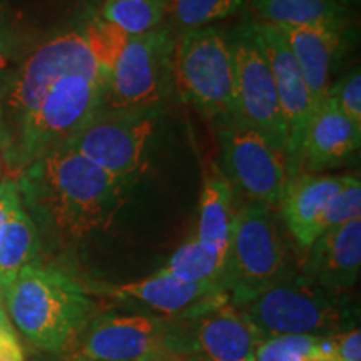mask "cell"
Segmentation results:
<instances>
[{
    "label": "cell",
    "instance_id": "obj_1",
    "mask_svg": "<svg viewBox=\"0 0 361 361\" xmlns=\"http://www.w3.org/2000/svg\"><path fill=\"white\" fill-rule=\"evenodd\" d=\"M22 206L57 241L74 243L106 231L126 202L129 183L62 144L17 174Z\"/></svg>",
    "mask_w": 361,
    "mask_h": 361
},
{
    "label": "cell",
    "instance_id": "obj_2",
    "mask_svg": "<svg viewBox=\"0 0 361 361\" xmlns=\"http://www.w3.org/2000/svg\"><path fill=\"white\" fill-rule=\"evenodd\" d=\"M2 298L13 328L47 353H67L97 316V306L82 284L40 263L25 266Z\"/></svg>",
    "mask_w": 361,
    "mask_h": 361
},
{
    "label": "cell",
    "instance_id": "obj_3",
    "mask_svg": "<svg viewBox=\"0 0 361 361\" xmlns=\"http://www.w3.org/2000/svg\"><path fill=\"white\" fill-rule=\"evenodd\" d=\"M106 84V78L89 74H69L57 79L22 121L4 151L7 173L19 174L44 154L69 142L102 111Z\"/></svg>",
    "mask_w": 361,
    "mask_h": 361
},
{
    "label": "cell",
    "instance_id": "obj_4",
    "mask_svg": "<svg viewBox=\"0 0 361 361\" xmlns=\"http://www.w3.org/2000/svg\"><path fill=\"white\" fill-rule=\"evenodd\" d=\"M69 74L107 79L90 56L84 24L44 39L7 75H0V156L47 89Z\"/></svg>",
    "mask_w": 361,
    "mask_h": 361
},
{
    "label": "cell",
    "instance_id": "obj_5",
    "mask_svg": "<svg viewBox=\"0 0 361 361\" xmlns=\"http://www.w3.org/2000/svg\"><path fill=\"white\" fill-rule=\"evenodd\" d=\"M239 308L263 338L335 336L358 328V308L350 296L318 286L305 276H286Z\"/></svg>",
    "mask_w": 361,
    "mask_h": 361
},
{
    "label": "cell",
    "instance_id": "obj_6",
    "mask_svg": "<svg viewBox=\"0 0 361 361\" xmlns=\"http://www.w3.org/2000/svg\"><path fill=\"white\" fill-rule=\"evenodd\" d=\"M173 90L207 119L234 123V64L229 37L207 25L176 35Z\"/></svg>",
    "mask_w": 361,
    "mask_h": 361
},
{
    "label": "cell",
    "instance_id": "obj_7",
    "mask_svg": "<svg viewBox=\"0 0 361 361\" xmlns=\"http://www.w3.org/2000/svg\"><path fill=\"white\" fill-rule=\"evenodd\" d=\"M273 207L250 202L236 207L221 286L234 306H243L288 276L286 247Z\"/></svg>",
    "mask_w": 361,
    "mask_h": 361
},
{
    "label": "cell",
    "instance_id": "obj_8",
    "mask_svg": "<svg viewBox=\"0 0 361 361\" xmlns=\"http://www.w3.org/2000/svg\"><path fill=\"white\" fill-rule=\"evenodd\" d=\"M149 356L192 361L186 353L179 318L116 313L94 316L67 351L69 361H139Z\"/></svg>",
    "mask_w": 361,
    "mask_h": 361
},
{
    "label": "cell",
    "instance_id": "obj_9",
    "mask_svg": "<svg viewBox=\"0 0 361 361\" xmlns=\"http://www.w3.org/2000/svg\"><path fill=\"white\" fill-rule=\"evenodd\" d=\"M176 35L171 25L130 35L123 56L107 78L102 109H139L164 104L173 92L171 72Z\"/></svg>",
    "mask_w": 361,
    "mask_h": 361
},
{
    "label": "cell",
    "instance_id": "obj_10",
    "mask_svg": "<svg viewBox=\"0 0 361 361\" xmlns=\"http://www.w3.org/2000/svg\"><path fill=\"white\" fill-rule=\"evenodd\" d=\"M234 64V121L258 130L286 156V128L256 20L229 35Z\"/></svg>",
    "mask_w": 361,
    "mask_h": 361
},
{
    "label": "cell",
    "instance_id": "obj_11",
    "mask_svg": "<svg viewBox=\"0 0 361 361\" xmlns=\"http://www.w3.org/2000/svg\"><path fill=\"white\" fill-rule=\"evenodd\" d=\"M161 114L162 106L102 109L67 144L106 173L133 183L144 168Z\"/></svg>",
    "mask_w": 361,
    "mask_h": 361
},
{
    "label": "cell",
    "instance_id": "obj_12",
    "mask_svg": "<svg viewBox=\"0 0 361 361\" xmlns=\"http://www.w3.org/2000/svg\"><path fill=\"white\" fill-rule=\"evenodd\" d=\"M223 173L250 202L279 206L288 183L286 156L263 134L234 121L219 129Z\"/></svg>",
    "mask_w": 361,
    "mask_h": 361
},
{
    "label": "cell",
    "instance_id": "obj_13",
    "mask_svg": "<svg viewBox=\"0 0 361 361\" xmlns=\"http://www.w3.org/2000/svg\"><path fill=\"white\" fill-rule=\"evenodd\" d=\"M186 353L197 361H255L263 340L245 311L228 296L179 318Z\"/></svg>",
    "mask_w": 361,
    "mask_h": 361
},
{
    "label": "cell",
    "instance_id": "obj_14",
    "mask_svg": "<svg viewBox=\"0 0 361 361\" xmlns=\"http://www.w3.org/2000/svg\"><path fill=\"white\" fill-rule=\"evenodd\" d=\"M258 24L268 56L274 84H276L279 109L286 128V168L288 180L301 173V154L306 129L314 112V102L300 67L293 59L290 47L276 27Z\"/></svg>",
    "mask_w": 361,
    "mask_h": 361
},
{
    "label": "cell",
    "instance_id": "obj_15",
    "mask_svg": "<svg viewBox=\"0 0 361 361\" xmlns=\"http://www.w3.org/2000/svg\"><path fill=\"white\" fill-rule=\"evenodd\" d=\"M351 176L300 173L288 180L279 207L284 223L301 250H308L322 234V219L328 204L350 183Z\"/></svg>",
    "mask_w": 361,
    "mask_h": 361
},
{
    "label": "cell",
    "instance_id": "obj_16",
    "mask_svg": "<svg viewBox=\"0 0 361 361\" xmlns=\"http://www.w3.org/2000/svg\"><path fill=\"white\" fill-rule=\"evenodd\" d=\"M306 251L305 278L331 291L350 290L361 269V219L328 229Z\"/></svg>",
    "mask_w": 361,
    "mask_h": 361
},
{
    "label": "cell",
    "instance_id": "obj_17",
    "mask_svg": "<svg viewBox=\"0 0 361 361\" xmlns=\"http://www.w3.org/2000/svg\"><path fill=\"white\" fill-rule=\"evenodd\" d=\"M361 130L346 119L331 97L316 107L306 129L301 173L322 174L346 164L358 152Z\"/></svg>",
    "mask_w": 361,
    "mask_h": 361
},
{
    "label": "cell",
    "instance_id": "obj_18",
    "mask_svg": "<svg viewBox=\"0 0 361 361\" xmlns=\"http://www.w3.org/2000/svg\"><path fill=\"white\" fill-rule=\"evenodd\" d=\"M116 300L137 301L168 318H184L226 296L219 283H184L156 271L141 281L112 286L107 290Z\"/></svg>",
    "mask_w": 361,
    "mask_h": 361
},
{
    "label": "cell",
    "instance_id": "obj_19",
    "mask_svg": "<svg viewBox=\"0 0 361 361\" xmlns=\"http://www.w3.org/2000/svg\"><path fill=\"white\" fill-rule=\"evenodd\" d=\"M284 39L296 66L300 67L314 109L328 97L331 71L345 42L346 29L328 25L276 27Z\"/></svg>",
    "mask_w": 361,
    "mask_h": 361
},
{
    "label": "cell",
    "instance_id": "obj_20",
    "mask_svg": "<svg viewBox=\"0 0 361 361\" xmlns=\"http://www.w3.org/2000/svg\"><path fill=\"white\" fill-rule=\"evenodd\" d=\"M234 214H236L234 188L223 171L213 164L202 183L194 238L221 259H224L226 251H228Z\"/></svg>",
    "mask_w": 361,
    "mask_h": 361
},
{
    "label": "cell",
    "instance_id": "obj_21",
    "mask_svg": "<svg viewBox=\"0 0 361 361\" xmlns=\"http://www.w3.org/2000/svg\"><path fill=\"white\" fill-rule=\"evenodd\" d=\"M256 22L273 27L328 25L348 29L351 12L341 0H251Z\"/></svg>",
    "mask_w": 361,
    "mask_h": 361
},
{
    "label": "cell",
    "instance_id": "obj_22",
    "mask_svg": "<svg viewBox=\"0 0 361 361\" xmlns=\"http://www.w3.org/2000/svg\"><path fill=\"white\" fill-rule=\"evenodd\" d=\"M40 234L24 206L16 207L0 228V293L25 266L37 263Z\"/></svg>",
    "mask_w": 361,
    "mask_h": 361
},
{
    "label": "cell",
    "instance_id": "obj_23",
    "mask_svg": "<svg viewBox=\"0 0 361 361\" xmlns=\"http://www.w3.org/2000/svg\"><path fill=\"white\" fill-rule=\"evenodd\" d=\"M335 336L279 335L263 338L256 350L255 361H336Z\"/></svg>",
    "mask_w": 361,
    "mask_h": 361
},
{
    "label": "cell",
    "instance_id": "obj_24",
    "mask_svg": "<svg viewBox=\"0 0 361 361\" xmlns=\"http://www.w3.org/2000/svg\"><path fill=\"white\" fill-rule=\"evenodd\" d=\"M224 259L214 256L196 238L188 239L157 271L184 283H219ZM223 288V286H221Z\"/></svg>",
    "mask_w": 361,
    "mask_h": 361
},
{
    "label": "cell",
    "instance_id": "obj_25",
    "mask_svg": "<svg viewBox=\"0 0 361 361\" xmlns=\"http://www.w3.org/2000/svg\"><path fill=\"white\" fill-rule=\"evenodd\" d=\"M173 0H104L102 19L139 35L162 25Z\"/></svg>",
    "mask_w": 361,
    "mask_h": 361
},
{
    "label": "cell",
    "instance_id": "obj_26",
    "mask_svg": "<svg viewBox=\"0 0 361 361\" xmlns=\"http://www.w3.org/2000/svg\"><path fill=\"white\" fill-rule=\"evenodd\" d=\"M245 7V0H173L171 13L176 34L224 20Z\"/></svg>",
    "mask_w": 361,
    "mask_h": 361
},
{
    "label": "cell",
    "instance_id": "obj_27",
    "mask_svg": "<svg viewBox=\"0 0 361 361\" xmlns=\"http://www.w3.org/2000/svg\"><path fill=\"white\" fill-rule=\"evenodd\" d=\"M84 34L94 62L102 74L109 78L116 62L123 56L130 35L111 22L104 20L102 17H92L84 22Z\"/></svg>",
    "mask_w": 361,
    "mask_h": 361
},
{
    "label": "cell",
    "instance_id": "obj_28",
    "mask_svg": "<svg viewBox=\"0 0 361 361\" xmlns=\"http://www.w3.org/2000/svg\"><path fill=\"white\" fill-rule=\"evenodd\" d=\"M355 219H361V179L358 173L351 176L350 183L328 204L322 219V234Z\"/></svg>",
    "mask_w": 361,
    "mask_h": 361
},
{
    "label": "cell",
    "instance_id": "obj_29",
    "mask_svg": "<svg viewBox=\"0 0 361 361\" xmlns=\"http://www.w3.org/2000/svg\"><path fill=\"white\" fill-rule=\"evenodd\" d=\"M328 97L333 99L336 107L346 119L361 130V72L360 67L350 71L345 78L329 87Z\"/></svg>",
    "mask_w": 361,
    "mask_h": 361
},
{
    "label": "cell",
    "instance_id": "obj_30",
    "mask_svg": "<svg viewBox=\"0 0 361 361\" xmlns=\"http://www.w3.org/2000/svg\"><path fill=\"white\" fill-rule=\"evenodd\" d=\"M336 361H361L360 328L336 335Z\"/></svg>",
    "mask_w": 361,
    "mask_h": 361
},
{
    "label": "cell",
    "instance_id": "obj_31",
    "mask_svg": "<svg viewBox=\"0 0 361 361\" xmlns=\"http://www.w3.org/2000/svg\"><path fill=\"white\" fill-rule=\"evenodd\" d=\"M22 204L20 192L17 188L16 179H2L0 180V228L6 224L16 207Z\"/></svg>",
    "mask_w": 361,
    "mask_h": 361
},
{
    "label": "cell",
    "instance_id": "obj_32",
    "mask_svg": "<svg viewBox=\"0 0 361 361\" xmlns=\"http://www.w3.org/2000/svg\"><path fill=\"white\" fill-rule=\"evenodd\" d=\"M16 45V29L8 11L7 0H0V57L7 56Z\"/></svg>",
    "mask_w": 361,
    "mask_h": 361
},
{
    "label": "cell",
    "instance_id": "obj_33",
    "mask_svg": "<svg viewBox=\"0 0 361 361\" xmlns=\"http://www.w3.org/2000/svg\"><path fill=\"white\" fill-rule=\"evenodd\" d=\"M0 361H25L24 348L16 331H0Z\"/></svg>",
    "mask_w": 361,
    "mask_h": 361
},
{
    "label": "cell",
    "instance_id": "obj_34",
    "mask_svg": "<svg viewBox=\"0 0 361 361\" xmlns=\"http://www.w3.org/2000/svg\"><path fill=\"white\" fill-rule=\"evenodd\" d=\"M0 331H16V328H13L11 318L7 314L2 295H0Z\"/></svg>",
    "mask_w": 361,
    "mask_h": 361
},
{
    "label": "cell",
    "instance_id": "obj_35",
    "mask_svg": "<svg viewBox=\"0 0 361 361\" xmlns=\"http://www.w3.org/2000/svg\"><path fill=\"white\" fill-rule=\"evenodd\" d=\"M139 361H186V360L176 358V356H149V358H142Z\"/></svg>",
    "mask_w": 361,
    "mask_h": 361
},
{
    "label": "cell",
    "instance_id": "obj_36",
    "mask_svg": "<svg viewBox=\"0 0 361 361\" xmlns=\"http://www.w3.org/2000/svg\"><path fill=\"white\" fill-rule=\"evenodd\" d=\"M4 174H6V164H4L2 156H0V180L4 179Z\"/></svg>",
    "mask_w": 361,
    "mask_h": 361
},
{
    "label": "cell",
    "instance_id": "obj_37",
    "mask_svg": "<svg viewBox=\"0 0 361 361\" xmlns=\"http://www.w3.org/2000/svg\"><path fill=\"white\" fill-rule=\"evenodd\" d=\"M341 2L345 4V6L351 7V6H355V4H358V0H341Z\"/></svg>",
    "mask_w": 361,
    "mask_h": 361
},
{
    "label": "cell",
    "instance_id": "obj_38",
    "mask_svg": "<svg viewBox=\"0 0 361 361\" xmlns=\"http://www.w3.org/2000/svg\"><path fill=\"white\" fill-rule=\"evenodd\" d=\"M192 361H197V360H192Z\"/></svg>",
    "mask_w": 361,
    "mask_h": 361
},
{
    "label": "cell",
    "instance_id": "obj_39",
    "mask_svg": "<svg viewBox=\"0 0 361 361\" xmlns=\"http://www.w3.org/2000/svg\"><path fill=\"white\" fill-rule=\"evenodd\" d=\"M0 295H2V293H0Z\"/></svg>",
    "mask_w": 361,
    "mask_h": 361
}]
</instances>
